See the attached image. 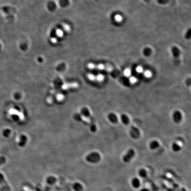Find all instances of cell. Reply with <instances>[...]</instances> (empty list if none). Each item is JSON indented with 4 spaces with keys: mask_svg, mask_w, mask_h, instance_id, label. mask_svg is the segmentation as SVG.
<instances>
[{
    "mask_svg": "<svg viewBox=\"0 0 191 191\" xmlns=\"http://www.w3.org/2000/svg\"><path fill=\"white\" fill-rule=\"evenodd\" d=\"M139 191H150V190H149L148 189H146V188H143V189H141Z\"/></svg>",
    "mask_w": 191,
    "mask_h": 191,
    "instance_id": "obj_21",
    "label": "cell"
},
{
    "mask_svg": "<svg viewBox=\"0 0 191 191\" xmlns=\"http://www.w3.org/2000/svg\"><path fill=\"white\" fill-rule=\"evenodd\" d=\"M139 176L142 178H145L147 176V173L146 170L144 169H141L139 171Z\"/></svg>",
    "mask_w": 191,
    "mask_h": 191,
    "instance_id": "obj_13",
    "label": "cell"
},
{
    "mask_svg": "<svg viewBox=\"0 0 191 191\" xmlns=\"http://www.w3.org/2000/svg\"><path fill=\"white\" fill-rule=\"evenodd\" d=\"M131 183H132V185L133 187L135 189L139 188L141 185L139 179L138 178H136V177L133 178L132 180V181H131Z\"/></svg>",
    "mask_w": 191,
    "mask_h": 191,
    "instance_id": "obj_8",
    "label": "cell"
},
{
    "mask_svg": "<svg viewBox=\"0 0 191 191\" xmlns=\"http://www.w3.org/2000/svg\"><path fill=\"white\" fill-rule=\"evenodd\" d=\"M135 151L132 149H130L122 157V161L125 163H128L135 157Z\"/></svg>",
    "mask_w": 191,
    "mask_h": 191,
    "instance_id": "obj_2",
    "label": "cell"
},
{
    "mask_svg": "<svg viewBox=\"0 0 191 191\" xmlns=\"http://www.w3.org/2000/svg\"><path fill=\"white\" fill-rule=\"evenodd\" d=\"M107 118L110 122L113 124L117 123L119 121L118 117L116 114L114 113H110L107 115Z\"/></svg>",
    "mask_w": 191,
    "mask_h": 191,
    "instance_id": "obj_6",
    "label": "cell"
},
{
    "mask_svg": "<svg viewBox=\"0 0 191 191\" xmlns=\"http://www.w3.org/2000/svg\"><path fill=\"white\" fill-rule=\"evenodd\" d=\"M121 120L123 124L127 125L130 123V119L128 116L126 114H123L121 116Z\"/></svg>",
    "mask_w": 191,
    "mask_h": 191,
    "instance_id": "obj_9",
    "label": "cell"
},
{
    "mask_svg": "<svg viewBox=\"0 0 191 191\" xmlns=\"http://www.w3.org/2000/svg\"><path fill=\"white\" fill-rule=\"evenodd\" d=\"M182 117L181 112L178 110L175 111L173 114V120L174 122L176 123H179L181 121Z\"/></svg>",
    "mask_w": 191,
    "mask_h": 191,
    "instance_id": "obj_5",
    "label": "cell"
},
{
    "mask_svg": "<svg viewBox=\"0 0 191 191\" xmlns=\"http://www.w3.org/2000/svg\"><path fill=\"white\" fill-rule=\"evenodd\" d=\"M129 134L131 137L135 139H139L141 135V132L139 129L134 126H132L131 127Z\"/></svg>",
    "mask_w": 191,
    "mask_h": 191,
    "instance_id": "obj_3",
    "label": "cell"
},
{
    "mask_svg": "<svg viewBox=\"0 0 191 191\" xmlns=\"http://www.w3.org/2000/svg\"><path fill=\"white\" fill-rule=\"evenodd\" d=\"M144 55L146 56H148L150 55V54L151 53V50L150 49V48H146L144 49L143 51Z\"/></svg>",
    "mask_w": 191,
    "mask_h": 191,
    "instance_id": "obj_14",
    "label": "cell"
},
{
    "mask_svg": "<svg viewBox=\"0 0 191 191\" xmlns=\"http://www.w3.org/2000/svg\"><path fill=\"white\" fill-rule=\"evenodd\" d=\"M157 2L159 4H165L174 3L176 2V0H157Z\"/></svg>",
    "mask_w": 191,
    "mask_h": 191,
    "instance_id": "obj_12",
    "label": "cell"
},
{
    "mask_svg": "<svg viewBox=\"0 0 191 191\" xmlns=\"http://www.w3.org/2000/svg\"><path fill=\"white\" fill-rule=\"evenodd\" d=\"M0 185H1L2 191H11L10 187L8 185V183L4 179V176L0 173Z\"/></svg>",
    "mask_w": 191,
    "mask_h": 191,
    "instance_id": "obj_4",
    "label": "cell"
},
{
    "mask_svg": "<svg viewBox=\"0 0 191 191\" xmlns=\"http://www.w3.org/2000/svg\"><path fill=\"white\" fill-rule=\"evenodd\" d=\"M191 37V29H190L189 30V31H188L187 32V33L186 34V37L187 39H189Z\"/></svg>",
    "mask_w": 191,
    "mask_h": 191,
    "instance_id": "obj_16",
    "label": "cell"
},
{
    "mask_svg": "<svg viewBox=\"0 0 191 191\" xmlns=\"http://www.w3.org/2000/svg\"><path fill=\"white\" fill-rule=\"evenodd\" d=\"M115 19L116 21L120 22L122 20V17L120 15H117L115 17Z\"/></svg>",
    "mask_w": 191,
    "mask_h": 191,
    "instance_id": "obj_15",
    "label": "cell"
},
{
    "mask_svg": "<svg viewBox=\"0 0 191 191\" xmlns=\"http://www.w3.org/2000/svg\"><path fill=\"white\" fill-rule=\"evenodd\" d=\"M172 150L173 151H174L175 152H177L180 151L181 149V147L180 146V145L178 144L176 142L173 143L172 145Z\"/></svg>",
    "mask_w": 191,
    "mask_h": 191,
    "instance_id": "obj_11",
    "label": "cell"
},
{
    "mask_svg": "<svg viewBox=\"0 0 191 191\" xmlns=\"http://www.w3.org/2000/svg\"><path fill=\"white\" fill-rule=\"evenodd\" d=\"M172 52L173 56L176 59H177L179 58V56L180 54V52L177 47H172Z\"/></svg>",
    "mask_w": 191,
    "mask_h": 191,
    "instance_id": "obj_7",
    "label": "cell"
},
{
    "mask_svg": "<svg viewBox=\"0 0 191 191\" xmlns=\"http://www.w3.org/2000/svg\"><path fill=\"white\" fill-rule=\"evenodd\" d=\"M142 67H138L137 68V71L139 72H142Z\"/></svg>",
    "mask_w": 191,
    "mask_h": 191,
    "instance_id": "obj_18",
    "label": "cell"
},
{
    "mask_svg": "<svg viewBox=\"0 0 191 191\" xmlns=\"http://www.w3.org/2000/svg\"><path fill=\"white\" fill-rule=\"evenodd\" d=\"M124 73L126 75H129L130 73V71L128 69H127L125 71Z\"/></svg>",
    "mask_w": 191,
    "mask_h": 191,
    "instance_id": "obj_19",
    "label": "cell"
},
{
    "mask_svg": "<svg viewBox=\"0 0 191 191\" xmlns=\"http://www.w3.org/2000/svg\"><path fill=\"white\" fill-rule=\"evenodd\" d=\"M4 159L3 158H0V165L4 163Z\"/></svg>",
    "mask_w": 191,
    "mask_h": 191,
    "instance_id": "obj_20",
    "label": "cell"
},
{
    "mask_svg": "<svg viewBox=\"0 0 191 191\" xmlns=\"http://www.w3.org/2000/svg\"><path fill=\"white\" fill-rule=\"evenodd\" d=\"M99 68L100 69H103V68H104V66H103V65H100L99 66Z\"/></svg>",
    "mask_w": 191,
    "mask_h": 191,
    "instance_id": "obj_22",
    "label": "cell"
},
{
    "mask_svg": "<svg viewBox=\"0 0 191 191\" xmlns=\"http://www.w3.org/2000/svg\"><path fill=\"white\" fill-rule=\"evenodd\" d=\"M145 75L147 76V77H150V75H151V73H150V72L149 71H147L145 73Z\"/></svg>",
    "mask_w": 191,
    "mask_h": 191,
    "instance_id": "obj_17",
    "label": "cell"
},
{
    "mask_svg": "<svg viewBox=\"0 0 191 191\" xmlns=\"http://www.w3.org/2000/svg\"><path fill=\"white\" fill-rule=\"evenodd\" d=\"M159 146V142L157 140H154L151 142L150 144V148L152 150L157 149Z\"/></svg>",
    "mask_w": 191,
    "mask_h": 191,
    "instance_id": "obj_10",
    "label": "cell"
},
{
    "mask_svg": "<svg viewBox=\"0 0 191 191\" xmlns=\"http://www.w3.org/2000/svg\"><path fill=\"white\" fill-rule=\"evenodd\" d=\"M101 159V155L98 153H91L86 157L87 161L91 163H95L99 162Z\"/></svg>",
    "mask_w": 191,
    "mask_h": 191,
    "instance_id": "obj_1",
    "label": "cell"
},
{
    "mask_svg": "<svg viewBox=\"0 0 191 191\" xmlns=\"http://www.w3.org/2000/svg\"><path fill=\"white\" fill-rule=\"evenodd\" d=\"M143 0L145 1H146V2H150V1H151V0Z\"/></svg>",
    "mask_w": 191,
    "mask_h": 191,
    "instance_id": "obj_23",
    "label": "cell"
}]
</instances>
